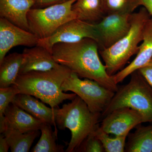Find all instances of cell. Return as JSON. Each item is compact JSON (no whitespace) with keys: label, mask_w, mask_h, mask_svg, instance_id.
Wrapping results in <instances>:
<instances>
[{"label":"cell","mask_w":152,"mask_h":152,"mask_svg":"<svg viewBox=\"0 0 152 152\" xmlns=\"http://www.w3.org/2000/svg\"><path fill=\"white\" fill-rule=\"evenodd\" d=\"M99 49L96 41L86 38L75 43L55 44L51 53L56 62L67 67L80 78L94 80L115 93L119 88L118 85L100 59Z\"/></svg>","instance_id":"obj_1"},{"label":"cell","mask_w":152,"mask_h":152,"mask_svg":"<svg viewBox=\"0 0 152 152\" xmlns=\"http://www.w3.org/2000/svg\"><path fill=\"white\" fill-rule=\"evenodd\" d=\"M72 72L67 67L60 64L50 70L20 74L15 85L18 88L20 94L31 95L55 108L64 101L72 100L77 96L75 93H65L61 89Z\"/></svg>","instance_id":"obj_2"},{"label":"cell","mask_w":152,"mask_h":152,"mask_svg":"<svg viewBox=\"0 0 152 152\" xmlns=\"http://www.w3.org/2000/svg\"><path fill=\"white\" fill-rule=\"evenodd\" d=\"M101 113L91 111L84 101L77 96L61 108H55V121L60 130L68 129L72 137L66 152H76L82 143L98 126Z\"/></svg>","instance_id":"obj_3"},{"label":"cell","mask_w":152,"mask_h":152,"mask_svg":"<svg viewBox=\"0 0 152 152\" xmlns=\"http://www.w3.org/2000/svg\"><path fill=\"white\" fill-rule=\"evenodd\" d=\"M151 18L144 7L137 12L133 13L130 29L127 34L112 46L99 50L109 75L116 74L131 57L137 53L139 44L143 40L146 25Z\"/></svg>","instance_id":"obj_4"},{"label":"cell","mask_w":152,"mask_h":152,"mask_svg":"<svg viewBox=\"0 0 152 152\" xmlns=\"http://www.w3.org/2000/svg\"><path fill=\"white\" fill-rule=\"evenodd\" d=\"M131 75L129 83L115 93L101 113V118H104L117 109L129 107L141 114L145 123H152V87L138 71Z\"/></svg>","instance_id":"obj_5"},{"label":"cell","mask_w":152,"mask_h":152,"mask_svg":"<svg viewBox=\"0 0 152 152\" xmlns=\"http://www.w3.org/2000/svg\"><path fill=\"white\" fill-rule=\"evenodd\" d=\"M77 0H67L45 8H32L28 14L29 29L39 39L48 37L61 26L76 19L72 11Z\"/></svg>","instance_id":"obj_6"},{"label":"cell","mask_w":152,"mask_h":152,"mask_svg":"<svg viewBox=\"0 0 152 152\" xmlns=\"http://www.w3.org/2000/svg\"><path fill=\"white\" fill-rule=\"evenodd\" d=\"M63 91L72 92L81 98L91 111L102 113L115 95L111 90L94 80H83L72 72L61 86Z\"/></svg>","instance_id":"obj_7"},{"label":"cell","mask_w":152,"mask_h":152,"mask_svg":"<svg viewBox=\"0 0 152 152\" xmlns=\"http://www.w3.org/2000/svg\"><path fill=\"white\" fill-rule=\"evenodd\" d=\"M86 38L93 39L98 43L99 34L96 24L73 19L62 25L48 37L39 39L37 45L51 53L55 44L75 43Z\"/></svg>","instance_id":"obj_8"},{"label":"cell","mask_w":152,"mask_h":152,"mask_svg":"<svg viewBox=\"0 0 152 152\" xmlns=\"http://www.w3.org/2000/svg\"><path fill=\"white\" fill-rule=\"evenodd\" d=\"M132 14H108L96 24L99 34V48H110L127 34L131 28Z\"/></svg>","instance_id":"obj_9"},{"label":"cell","mask_w":152,"mask_h":152,"mask_svg":"<svg viewBox=\"0 0 152 152\" xmlns=\"http://www.w3.org/2000/svg\"><path fill=\"white\" fill-rule=\"evenodd\" d=\"M145 123L143 117L138 112L129 107L113 111L104 117L100 127L108 134L128 136L131 130Z\"/></svg>","instance_id":"obj_10"},{"label":"cell","mask_w":152,"mask_h":152,"mask_svg":"<svg viewBox=\"0 0 152 152\" xmlns=\"http://www.w3.org/2000/svg\"><path fill=\"white\" fill-rule=\"evenodd\" d=\"M39 39L34 34L19 27L3 18H0V63L9 51L18 46L32 47Z\"/></svg>","instance_id":"obj_11"},{"label":"cell","mask_w":152,"mask_h":152,"mask_svg":"<svg viewBox=\"0 0 152 152\" xmlns=\"http://www.w3.org/2000/svg\"><path fill=\"white\" fill-rule=\"evenodd\" d=\"M6 125L4 135L40 130L42 122L12 103L4 113Z\"/></svg>","instance_id":"obj_12"},{"label":"cell","mask_w":152,"mask_h":152,"mask_svg":"<svg viewBox=\"0 0 152 152\" xmlns=\"http://www.w3.org/2000/svg\"><path fill=\"white\" fill-rule=\"evenodd\" d=\"M22 54L23 62L19 75L31 71L50 70L60 65L55 61L50 52L38 45L24 49Z\"/></svg>","instance_id":"obj_13"},{"label":"cell","mask_w":152,"mask_h":152,"mask_svg":"<svg viewBox=\"0 0 152 152\" xmlns=\"http://www.w3.org/2000/svg\"><path fill=\"white\" fill-rule=\"evenodd\" d=\"M142 42L139 47L137 56L126 67L113 75L116 84L128 76L147 65L152 59V18L147 23L144 31Z\"/></svg>","instance_id":"obj_14"},{"label":"cell","mask_w":152,"mask_h":152,"mask_svg":"<svg viewBox=\"0 0 152 152\" xmlns=\"http://www.w3.org/2000/svg\"><path fill=\"white\" fill-rule=\"evenodd\" d=\"M35 0H0V16L29 31L28 14Z\"/></svg>","instance_id":"obj_15"},{"label":"cell","mask_w":152,"mask_h":152,"mask_svg":"<svg viewBox=\"0 0 152 152\" xmlns=\"http://www.w3.org/2000/svg\"><path fill=\"white\" fill-rule=\"evenodd\" d=\"M12 103L31 114L44 123L56 126L55 108L49 107L31 95L19 94L15 97Z\"/></svg>","instance_id":"obj_16"},{"label":"cell","mask_w":152,"mask_h":152,"mask_svg":"<svg viewBox=\"0 0 152 152\" xmlns=\"http://www.w3.org/2000/svg\"><path fill=\"white\" fill-rule=\"evenodd\" d=\"M76 19L97 23L105 16L103 0H77L72 6Z\"/></svg>","instance_id":"obj_17"},{"label":"cell","mask_w":152,"mask_h":152,"mask_svg":"<svg viewBox=\"0 0 152 152\" xmlns=\"http://www.w3.org/2000/svg\"><path fill=\"white\" fill-rule=\"evenodd\" d=\"M23 56L14 53L6 56L0 63V88L15 84L19 75Z\"/></svg>","instance_id":"obj_18"},{"label":"cell","mask_w":152,"mask_h":152,"mask_svg":"<svg viewBox=\"0 0 152 152\" xmlns=\"http://www.w3.org/2000/svg\"><path fill=\"white\" fill-rule=\"evenodd\" d=\"M128 137L125 152H152V123L148 126H137Z\"/></svg>","instance_id":"obj_19"},{"label":"cell","mask_w":152,"mask_h":152,"mask_svg":"<svg viewBox=\"0 0 152 152\" xmlns=\"http://www.w3.org/2000/svg\"><path fill=\"white\" fill-rule=\"evenodd\" d=\"M52 125L43 123L40 130L41 136L37 143L31 150L32 152H64V146L56 142L57 133L53 132Z\"/></svg>","instance_id":"obj_20"},{"label":"cell","mask_w":152,"mask_h":152,"mask_svg":"<svg viewBox=\"0 0 152 152\" xmlns=\"http://www.w3.org/2000/svg\"><path fill=\"white\" fill-rule=\"evenodd\" d=\"M39 130L4 135L12 152H28L35 140L39 134Z\"/></svg>","instance_id":"obj_21"},{"label":"cell","mask_w":152,"mask_h":152,"mask_svg":"<svg viewBox=\"0 0 152 152\" xmlns=\"http://www.w3.org/2000/svg\"><path fill=\"white\" fill-rule=\"evenodd\" d=\"M94 133L104 147L105 152H124L126 141L128 136H117L112 137L109 134L101 129L100 125L96 129Z\"/></svg>","instance_id":"obj_22"},{"label":"cell","mask_w":152,"mask_h":152,"mask_svg":"<svg viewBox=\"0 0 152 152\" xmlns=\"http://www.w3.org/2000/svg\"><path fill=\"white\" fill-rule=\"evenodd\" d=\"M106 15L113 13H133L141 6L140 0H103Z\"/></svg>","instance_id":"obj_23"},{"label":"cell","mask_w":152,"mask_h":152,"mask_svg":"<svg viewBox=\"0 0 152 152\" xmlns=\"http://www.w3.org/2000/svg\"><path fill=\"white\" fill-rule=\"evenodd\" d=\"M19 94L20 90L15 84L6 88H0V117L4 115L6 109Z\"/></svg>","instance_id":"obj_24"},{"label":"cell","mask_w":152,"mask_h":152,"mask_svg":"<svg viewBox=\"0 0 152 152\" xmlns=\"http://www.w3.org/2000/svg\"><path fill=\"white\" fill-rule=\"evenodd\" d=\"M76 152H104V150L102 144L94 132L85 139Z\"/></svg>","instance_id":"obj_25"},{"label":"cell","mask_w":152,"mask_h":152,"mask_svg":"<svg viewBox=\"0 0 152 152\" xmlns=\"http://www.w3.org/2000/svg\"><path fill=\"white\" fill-rule=\"evenodd\" d=\"M138 71L152 87V59Z\"/></svg>","instance_id":"obj_26"},{"label":"cell","mask_w":152,"mask_h":152,"mask_svg":"<svg viewBox=\"0 0 152 152\" xmlns=\"http://www.w3.org/2000/svg\"><path fill=\"white\" fill-rule=\"evenodd\" d=\"M10 148L7 139L2 134L0 135V152H7Z\"/></svg>","instance_id":"obj_27"},{"label":"cell","mask_w":152,"mask_h":152,"mask_svg":"<svg viewBox=\"0 0 152 152\" xmlns=\"http://www.w3.org/2000/svg\"><path fill=\"white\" fill-rule=\"evenodd\" d=\"M63 0H35V4L37 3L40 6H46L48 5L56 4L59 3L64 2Z\"/></svg>","instance_id":"obj_28"},{"label":"cell","mask_w":152,"mask_h":152,"mask_svg":"<svg viewBox=\"0 0 152 152\" xmlns=\"http://www.w3.org/2000/svg\"><path fill=\"white\" fill-rule=\"evenodd\" d=\"M141 6L144 7L152 18V0H140Z\"/></svg>","instance_id":"obj_29"}]
</instances>
